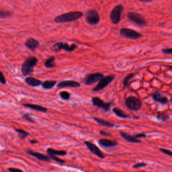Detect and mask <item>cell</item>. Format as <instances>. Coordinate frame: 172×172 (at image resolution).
<instances>
[{
    "mask_svg": "<svg viewBox=\"0 0 172 172\" xmlns=\"http://www.w3.org/2000/svg\"><path fill=\"white\" fill-rule=\"evenodd\" d=\"M22 117L24 119H25L31 123H35V121L33 120V119L30 117L29 114L27 113H24L22 115Z\"/></svg>",
    "mask_w": 172,
    "mask_h": 172,
    "instance_id": "cell-29",
    "label": "cell"
},
{
    "mask_svg": "<svg viewBox=\"0 0 172 172\" xmlns=\"http://www.w3.org/2000/svg\"><path fill=\"white\" fill-rule=\"evenodd\" d=\"M80 83L73 80H67L60 82L58 85V87L63 88L65 87H79L80 86Z\"/></svg>",
    "mask_w": 172,
    "mask_h": 172,
    "instance_id": "cell-16",
    "label": "cell"
},
{
    "mask_svg": "<svg viewBox=\"0 0 172 172\" xmlns=\"http://www.w3.org/2000/svg\"><path fill=\"white\" fill-rule=\"evenodd\" d=\"M113 111L116 114V116H117L118 117L121 118H127L129 117V116L127 114H126L123 111H122L121 110L117 108H114L113 109Z\"/></svg>",
    "mask_w": 172,
    "mask_h": 172,
    "instance_id": "cell-24",
    "label": "cell"
},
{
    "mask_svg": "<svg viewBox=\"0 0 172 172\" xmlns=\"http://www.w3.org/2000/svg\"><path fill=\"white\" fill-rule=\"evenodd\" d=\"M169 117L167 115H165L164 114H160L157 116V118L161 120H165L168 119Z\"/></svg>",
    "mask_w": 172,
    "mask_h": 172,
    "instance_id": "cell-35",
    "label": "cell"
},
{
    "mask_svg": "<svg viewBox=\"0 0 172 172\" xmlns=\"http://www.w3.org/2000/svg\"><path fill=\"white\" fill-rule=\"evenodd\" d=\"M114 79V76L111 75L103 77L98 83L97 86L93 89V91L94 92H98L103 90Z\"/></svg>",
    "mask_w": 172,
    "mask_h": 172,
    "instance_id": "cell-8",
    "label": "cell"
},
{
    "mask_svg": "<svg viewBox=\"0 0 172 172\" xmlns=\"http://www.w3.org/2000/svg\"><path fill=\"white\" fill-rule=\"evenodd\" d=\"M13 13L9 11L0 10V18L5 19L9 18L12 16Z\"/></svg>",
    "mask_w": 172,
    "mask_h": 172,
    "instance_id": "cell-27",
    "label": "cell"
},
{
    "mask_svg": "<svg viewBox=\"0 0 172 172\" xmlns=\"http://www.w3.org/2000/svg\"><path fill=\"white\" fill-rule=\"evenodd\" d=\"M87 22L91 25H96L100 21V16L97 11L95 9H90L87 11L86 15Z\"/></svg>",
    "mask_w": 172,
    "mask_h": 172,
    "instance_id": "cell-6",
    "label": "cell"
},
{
    "mask_svg": "<svg viewBox=\"0 0 172 172\" xmlns=\"http://www.w3.org/2000/svg\"><path fill=\"white\" fill-rule=\"evenodd\" d=\"M85 144L87 146L88 149L90 150L92 153H93L94 155L97 156L98 157L100 158H105V156L104 154L101 152V151L95 144H93V143L90 141H85Z\"/></svg>",
    "mask_w": 172,
    "mask_h": 172,
    "instance_id": "cell-11",
    "label": "cell"
},
{
    "mask_svg": "<svg viewBox=\"0 0 172 172\" xmlns=\"http://www.w3.org/2000/svg\"><path fill=\"white\" fill-rule=\"evenodd\" d=\"M120 134L125 140H126L128 142H131V143H136L141 142V140L135 138V136H132L125 132L121 131L120 132Z\"/></svg>",
    "mask_w": 172,
    "mask_h": 172,
    "instance_id": "cell-18",
    "label": "cell"
},
{
    "mask_svg": "<svg viewBox=\"0 0 172 172\" xmlns=\"http://www.w3.org/2000/svg\"><path fill=\"white\" fill-rule=\"evenodd\" d=\"M162 52L165 54H171L172 55V48L163 49L162 50Z\"/></svg>",
    "mask_w": 172,
    "mask_h": 172,
    "instance_id": "cell-36",
    "label": "cell"
},
{
    "mask_svg": "<svg viewBox=\"0 0 172 172\" xmlns=\"http://www.w3.org/2000/svg\"><path fill=\"white\" fill-rule=\"evenodd\" d=\"M135 138H142V137H146V135L144 133H139V134L135 135Z\"/></svg>",
    "mask_w": 172,
    "mask_h": 172,
    "instance_id": "cell-38",
    "label": "cell"
},
{
    "mask_svg": "<svg viewBox=\"0 0 172 172\" xmlns=\"http://www.w3.org/2000/svg\"><path fill=\"white\" fill-rule=\"evenodd\" d=\"M125 105L130 110L137 111L141 109L142 106V102L138 98L131 96L126 98L125 100Z\"/></svg>",
    "mask_w": 172,
    "mask_h": 172,
    "instance_id": "cell-3",
    "label": "cell"
},
{
    "mask_svg": "<svg viewBox=\"0 0 172 172\" xmlns=\"http://www.w3.org/2000/svg\"><path fill=\"white\" fill-rule=\"evenodd\" d=\"M134 76V74H129L128 75L126 76L125 77V78L123 80V85L125 86H126L128 85V83L129 82V80Z\"/></svg>",
    "mask_w": 172,
    "mask_h": 172,
    "instance_id": "cell-31",
    "label": "cell"
},
{
    "mask_svg": "<svg viewBox=\"0 0 172 172\" xmlns=\"http://www.w3.org/2000/svg\"><path fill=\"white\" fill-rule=\"evenodd\" d=\"M55 58L54 57H52L49 58L44 63V66L47 68H52L54 67L55 66V64L54 62Z\"/></svg>",
    "mask_w": 172,
    "mask_h": 172,
    "instance_id": "cell-25",
    "label": "cell"
},
{
    "mask_svg": "<svg viewBox=\"0 0 172 172\" xmlns=\"http://www.w3.org/2000/svg\"><path fill=\"white\" fill-rule=\"evenodd\" d=\"M25 81L28 85L32 87H36L39 86L40 85H42V83L40 80L31 77L26 78L25 79Z\"/></svg>",
    "mask_w": 172,
    "mask_h": 172,
    "instance_id": "cell-19",
    "label": "cell"
},
{
    "mask_svg": "<svg viewBox=\"0 0 172 172\" xmlns=\"http://www.w3.org/2000/svg\"><path fill=\"white\" fill-rule=\"evenodd\" d=\"M53 48L54 51L56 52H60L61 50H64L67 52H71L75 50L77 48V45L75 44H73L69 46L66 43H58L53 46Z\"/></svg>",
    "mask_w": 172,
    "mask_h": 172,
    "instance_id": "cell-9",
    "label": "cell"
},
{
    "mask_svg": "<svg viewBox=\"0 0 172 172\" xmlns=\"http://www.w3.org/2000/svg\"><path fill=\"white\" fill-rule=\"evenodd\" d=\"M48 156L50 158V159H53V161H55L56 162L60 163V164H62H62H63L65 163V161L64 160L60 159L59 157H56L54 155H48Z\"/></svg>",
    "mask_w": 172,
    "mask_h": 172,
    "instance_id": "cell-28",
    "label": "cell"
},
{
    "mask_svg": "<svg viewBox=\"0 0 172 172\" xmlns=\"http://www.w3.org/2000/svg\"><path fill=\"white\" fill-rule=\"evenodd\" d=\"M160 150L163 152V153L167 155L168 156H171L172 157V151L169 150H166V149H160Z\"/></svg>",
    "mask_w": 172,
    "mask_h": 172,
    "instance_id": "cell-33",
    "label": "cell"
},
{
    "mask_svg": "<svg viewBox=\"0 0 172 172\" xmlns=\"http://www.w3.org/2000/svg\"><path fill=\"white\" fill-rule=\"evenodd\" d=\"M29 155H30L31 156L34 157H36V158H37L38 159L40 160V161H42L43 162H49L50 161V158L48 156L39 153V152H37L31 150H27V152Z\"/></svg>",
    "mask_w": 172,
    "mask_h": 172,
    "instance_id": "cell-14",
    "label": "cell"
},
{
    "mask_svg": "<svg viewBox=\"0 0 172 172\" xmlns=\"http://www.w3.org/2000/svg\"><path fill=\"white\" fill-rule=\"evenodd\" d=\"M120 35L124 37L131 39H137L142 37V34L135 30L122 28L120 30Z\"/></svg>",
    "mask_w": 172,
    "mask_h": 172,
    "instance_id": "cell-4",
    "label": "cell"
},
{
    "mask_svg": "<svg viewBox=\"0 0 172 172\" xmlns=\"http://www.w3.org/2000/svg\"><path fill=\"white\" fill-rule=\"evenodd\" d=\"M151 97L155 102L161 104L165 105L168 103V98L164 96H162L160 91L156 90L154 91L151 94Z\"/></svg>",
    "mask_w": 172,
    "mask_h": 172,
    "instance_id": "cell-13",
    "label": "cell"
},
{
    "mask_svg": "<svg viewBox=\"0 0 172 172\" xmlns=\"http://www.w3.org/2000/svg\"><path fill=\"white\" fill-rule=\"evenodd\" d=\"M103 77L104 75L101 73H96L94 74H91L87 77L85 81V84L88 85H91L92 84L97 82L99 81H100Z\"/></svg>",
    "mask_w": 172,
    "mask_h": 172,
    "instance_id": "cell-12",
    "label": "cell"
},
{
    "mask_svg": "<svg viewBox=\"0 0 172 172\" xmlns=\"http://www.w3.org/2000/svg\"><path fill=\"white\" fill-rule=\"evenodd\" d=\"M127 16L130 21L135 23V24L139 27H144L147 25V23L145 19L138 13L135 12H129Z\"/></svg>",
    "mask_w": 172,
    "mask_h": 172,
    "instance_id": "cell-5",
    "label": "cell"
},
{
    "mask_svg": "<svg viewBox=\"0 0 172 172\" xmlns=\"http://www.w3.org/2000/svg\"><path fill=\"white\" fill-rule=\"evenodd\" d=\"M23 106L31 109L32 110L37 111L40 112H46L47 111V109L44 107L39 105H34V104H23Z\"/></svg>",
    "mask_w": 172,
    "mask_h": 172,
    "instance_id": "cell-20",
    "label": "cell"
},
{
    "mask_svg": "<svg viewBox=\"0 0 172 172\" xmlns=\"http://www.w3.org/2000/svg\"><path fill=\"white\" fill-rule=\"evenodd\" d=\"M99 144L103 147H110L117 145L118 143L115 140H111L107 139H101L99 140Z\"/></svg>",
    "mask_w": 172,
    "mask_h": 172,
    "instance_id": "cell-17",
    "label": "cell"
},
{
    "mask_svg": "<svg viewBox=\"0 0 172 172\" xmlns=\"http://www.w3.org/2000/svg\"><path fill=\"white\" fill-rule=\"evenodd\" d=\"M37 62V59L33 56H31L26 59L21 66V72L23 75L26 76L32 73Z\"/></svg>",
    "mask_w": 172,
    "mask_h": 172,
    "instance_id": "cell-2",
    "label": "cell"
},
{
    "mask_svg": "<svg viewBox=\"0 0 172 172\" xmlns=\"http://www.w3.org/2000/svg\"><path fill=\"white\" fill-rule=\"evenodd\" d=\"M37 140H35V139H33V140H30V143L32 144H36V143H37Z\"/></svg>",
    "mask_w": 172,
    "mask_h": 172,
    "instance_id": "cell-40",
    "label": "cell"
},
{
    "mask_svg": "<svg viewBox=\"0 0 172 172\" xmlns=\"http://www.w3.org/2000/svg\"><path fill=\"white\" fill-rule=\"evenodd\" d=\"M60 95L61 97L65 100H68L70 98V94L67 91H61L60 92Z\"/></svg>",
    "mask_w": 172,
    "mask_h": 172,
    "instance_id": "cell-30",
    "label": "cell"
},
{
    "mask_svg": "<svg viewBox=\"0 0 172 172\" xmlns=\"http://www.w3.org/2000/svg\"><path fill=\"white\" fill-rule=\"evenodd\" d=\"M140 1L143 3H149V2H151V0H141Z\"/></svg>",
    "mask_w": 172,
    "mask_h": 172,
    "instance_id": "cell-41",
    "label": "cell"
},
{
    "mask_svg": "<svg viewBox=\"0 0 172 172\" xmlns=\"http://www.w3.org/2000/svg\"><path fill=\"white\" fill-rule=\"evenodd\" d=\"M15 131L18 133L20 138L21 139H22V140H23L25 138H26L29 135V133H28L26 131L23 130H22V129H15Z\"/></svg>",
    "mask_w": 172,
    "mask_h": 172,
    "instance_id": "cell-26",
    "label": "cell"
},
{
    "mask_svg": "<svg viewBox=\"0 0 172 172\" xmlns=\"http://www.w3.org/2000/svg\"><path fill=\"white\" fill-rule=\"evenodd\" d=\"M92 102L94 105L97 106L98 108L102 109L106 112L108 111L111 107V104L105 103L99 97H94L92 98Z\"/></svg>",
    "mask_w": 172,
    "mask_h": 172,
    "instance_id": "cell-10",
    "label": "cell"
},
{
    "mask_svg": "<svg viewBox=\"0 0 172 172\" xmlns=\"http://www.w3.org/2000/svg\"><path fill=\"white\" fill-rule=\"evenodd\" d=\"M82 13L81 12L75 11L67 13L62 14L56 17L54 19L55 22L57 23L68 22L75 21L82 16Z\"/></svg>",
    "mask_w": 172,
    "mask_h": 172,
    "instance_id": "cell-1",
    "label": "cell"
},
{
    "mask_svg": "<svg viewBox=\"0 0 172 172\" xmlns=\"http://www.w3.org/2000/svg\"><path fill=\"white\" fill-rule=\"evenodd\" d=\"M0 82L3 84H6V79L1 71H0Z\"/></svg>",
    "mask_w": 172,
    "mask_h": 172,
    "instance_id": "cell-32",
    "label": "cell"
},
{
    "mask_svg": "<svg viewBox=\"0 0 172 172\" xmlns=\"http://www.w3.org/2000/svg\"><path fill=\"white\" fill-rule=\"evenodd\" d=\"M147 165V164L146 163H137L135 165H134L133 166V167L134 168H142V167H145Z\"/></svg>",
    "mask_w": 172,
    "mask_h": 172,
    "instance_id": "cell-34",
    "label": "cell"
},
{
    "mask_svg": "<svg viewBox=\"0 0 172 172\" xmlns=\"http://www.w3.org/2000/svg\"><path fill=\"white\" fill-rule=\"evenodd\" d=\"M100 134L101 135H103V136H111V134H110L109 133H107V132H106L104 131H100Z\"/></svg>",
    "mask_w": 172,
    "mask_h": 172,
    "instance_id": "cell-39",
    "label": "cell"
},
{
    "mask_svg": "<svg viewBox=\"0 0 172 172\" xmlns=\"http://www.w3.org/2000/svg\"><path fill=\"white\" fill-rule=\"evenodd\" d=\"M94 119L98 123L102 126H105V127H107L112 128L115 125L114 124L108 121L107 120H104L103 119H101L99 118H97V117H94Z\"/></svg>",
    "mask_w": 172,
    "mask_h": 172,
    "instance_id": "cell-21",
    "label": "cell"
},
{
    "mask_svg": "<svg viewBox=\"0 0 172 172\" xmlns=\"http://www.w3.org/2000/svg\"><path fill=\"white\" fill-rule=\"evenodd\" d=\"M56 83V81L54 80H45L42 83V86L45 90H49L53 87Z\"/></svg>",
    "mask_w": 172,
    "mask_h": 172,
    "instance_id": "cell-23",
    "label": "cell"
},
{
    "mask_svg": "<svg viewBox=\"0 0 172 172\" xmlns=\"http://www.w3.org/2000/svg\"><path fill=\"white\" fill-rule=\"evenodd\" d=\"M123 10V7L121 5H117L113 8L110 15V19L113 23L116 24L119 22Z\"/></svg>",
    "mask_w": 172,
    "mask_h": 172,
    "instance_id": "cell-7",
    "label": "cell"
},
{
    "mask_svg": "<svg viewBox=\"0 0 172 172\" xmlns=\"http://www.w3.org/2000/svg\"><path fill=\"white\" fill-rule=\"evenodd\" d=\"M46 152L48 155H52L54 156H64L67 154V152L64 150H54L53 148H48L46 150Z\"/></svg>",
    "mask_w": 172,
    "mask_h": 172,
    "instance_id": "cell-22",
    "label": "cell"
},
{
    "mask_svg": "<svg viewBox=\"0 0 172 172\" xmlns=\"http://www.w3.org/2000/svg\"><path fill=\"white\" fill-rule=\"evenodd\" d=\"M8 171L10 172H24L19 169L14 168H8Z\"/></svg>",
    "mask_w": 172,
    "mask_h": 172,
    "instance_id": "cell-37",
    "label": "cell"
},
{
    "mask_svg": "<svg viewBox=\"0 0 172 172\" xmlns=\"http://www.w3.org/2000/svg\"><path fill=\"white\" fill-rule=\"evenodd\" d=\"M25 45L29 49H30V50L34 51L39 45V43L36 39L33 38H30L26 40Z\"/></svg>",
    "mask_w": 172,
    "mask_h": 172,
    "instance_id": "cell-15",
    "label": "cell"
}]
</instances>
